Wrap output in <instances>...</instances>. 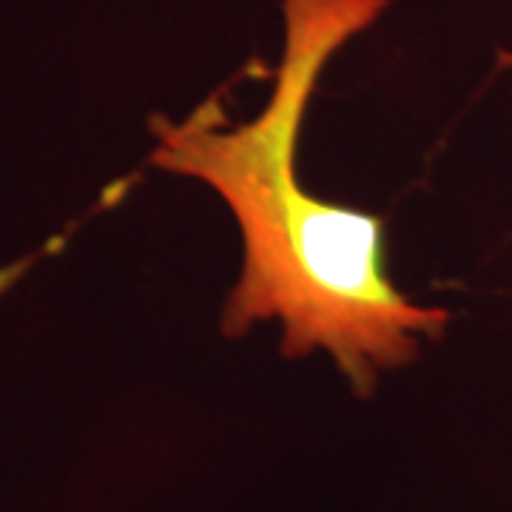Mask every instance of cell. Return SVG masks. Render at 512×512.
I'll return each mask as SVG.
<instances>
[{
	"instance_id": "cell-1",
	"label": "cell",
	"mask_w": 512,
	"mask_h": 512,
	"mask_svg": "<svg viewBox=\"0 0 512 512\" xmlns=\"http://www.w3.org/2000/svg\"><path fill=\"white\" fill-rule=\"evenodd\" d=\"M384 9L387 0H285V57L256 120L222 128L220 100H208L183 123H151V163L214 188L239 222L245 265L225 299L222 333L237 339L279 319L285 356L325 350L362 399L382 370L410 365L421 339H439L450 322L387 276L384 220L313 197L296 171L319 74Z\"/></svg>"
},
{
	"instance_id": "cell-2",
	"label": "cell",
	"mask_w": 512,
	"mask_h": 512,
	"mask_svg": "<svg viewBox=\"0 0 512 512\" xmlns=\"http://www.w3.org/2000/svg\"><path fill=\"white\" fill-rule=\"evenodd\" d=\"M35 259H20V262H12V265H6V268H0V293L9 291L15 282H18L20 276L29 271V265H32Z\"/></svg>"
},
{
	"instance_id": "cell-3",
	"label": "cell",
	"mask_w": 512,
	"mask_h": 512,
	"mask_svg": "<svg viewBox=\"0 0 512 512\" xmlns=\"http://www.w3.org/2000/svg\"><path fill=\"white\" fill-rule=\"evenodd\" d=\"M501 66H512V55H501Z\"/></svg>"
}]
</instances>
